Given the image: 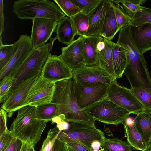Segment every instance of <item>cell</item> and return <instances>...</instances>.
Here are the masks:
<instances>
[{
  "label": "cell",
  "mask_w": 151,
  "mask_h": 151,
  "mask_svg": "<svg viewBox=\"0 0 151 151\" xmlns=\"http://www.w3.org/2000/svg\"><path fill=\"white\" fill-rule=\"evenodd\" d=\"M117 44L124 49L127 65L124 72L131 88L136 87H151V77L147 63L143 54L136 46L132 37L129 26L119 30Z\"/></svg>",
  "instance_id": "obj_1"
},
{
  "label": "cell",
  "mask_w": 151,
  "mask_h": 151,
  "mask_svg": "<svg viewBox=\"0 0 151 151\" xmlns=\"http://www.w3.org/2000/svg\"><path fill=\"white\" fill-rule=\"evenodd\" d=\"M52 102L57 105V115H64L65 121L78 122L95 126V120L85 111L81 110L76 101L73 78L55 83Z\"/></svg>",
  "instance_id": "obj_2"
},
{
  "label": "cell",
  "mask_w": 151,
  "mask_h": 151,
  "mask_svg": "<svg viewBox=\"0 0 151 151\" xmlns=\"http://www.w3.org/2000/svg\"><path fill=\"white\" fill-rule=\"evenodd\" d=\"M46 123L37 118L36 107L26 105L18 110L9 130L14 137L22 142L29 139L35 146L40 140Z\"/></svg>",
  "instance_id": "obj_3"
},
{
  "label": "cell",
  "mask_w": 151,
  "mask_h": 151,
  "mask_svg": "<svg viewBox=\"0 0 151 151\" xmlns=\"http://www.w3.org/2000/svg\"><path fill=\"white\" fill-rule=\"evenodd\" d=\"M56 39V37L51 38L49 42L41 47L33 49L21 65L11 75L15 79L9 95L22 81L41 76L43 67L51 55Z\"/></svg>",
  "instance_id": "obj_4"
},
{
  "label": "cell",
  "mask_w": 151,
  "mask_h": 151,
  "mask_svg": "<svg viewBox=\"0 0 151 151\" xmlns=\"http://www.w3.org/2000/svg\"><path fill=\"white\" fill-rule=\"evenodd\" d=\"M13 12L20 20L46 18L58 22L65 15L56 4L48 0H19L14 1Z\"/></svg>",
  "instance_id": "obj_5"
},
{
  "label": "cell",
  "mask_w": 151,
  "mask_h": 151,
  "mask_svg": "<svg viewBox=\"0 0 151 151\" xmlns=\"http://www.w3.org/2000/svg\"><path fill=\"white\" fill-rule=\"evenodd\" d=\"M85 111L95 121L116 126L120 124H123L131 114L107 97Z\"/></svg>",
  "instance_id": "obj_6"
},
{
  "label": "cell",
  "mask_w": 151,
  "mask_h": 151,
  "mask_svg": "<svg viewBox=\"0 0 151 151\" xmlns=\"http://www.w3.org/2000/svg\"><path fill=\"white\" fill-rule=\"evenodd\" d=\"M75 94L80 109L85 111L107 97L109 84L100 83L90 86L82 85L74 81Z\"/></svg>",
  "instance_id": "obj_7"
},
{
  "label": "cell",
  "mask_w": 151,
  "mask_h": 151,
  "mask_svg": "<svg viewBox=\"0 0 151 151\" xmlns=\"http://www.w3.org/2000/svg\"><path fill=\"white\" fill-rule=\"evenodd\" d=\"M107 98L136 115L146 109L132 93L130 89L119 85L116 80L109 84Z\"/></svg>",
  "instance_id": "obj_8"
},
{
  "label": "cell",
  "mask_w": 151,
  "mask_h": 151,
  "mask_svg": "<svg viewBox=\"0 0 151 151\" xmlns=\"http://www.w3.org/2000/svg\"><path fill=\"white\" fill-rule=\"evenodd\" d=\"M68 129L61 131L69 137L81 143L90 151L93 150L91 143L98 141L101 143L106 138L104 133L95 126L78 122H68Z\"/></svg>",
  "instance_id": "obj_9"
},
{
  "label": "cell",
  "mask_w": 151,
  "mask_h": 151,
  "mask_svg": "<svg viewBox=\"0 0 151 151\" xmlns=\"http://www.w3.org/2000/svg\"><path fill=\"white\" fill-rule=\"evenodd\" d=\"M54 83L41 76L37 77L29 89L25 104L35 107L52 102L55 89Z\"/></svg>",
  "instance_id": "obj_10"
},
{
  "label": "cell",
  "mask_w": 151,
  "mask_h": 151,
  "mask_svg": "<svg viewBox=\"0 0 151 151\" xmlns=\"http://www.w3.org/2000/svg\"><path fill=\"white\" fill-rule=\"evenodd\" d=\"M41 76L46 80L55 83L72 78L73 71L59 56L51 54L43 67Z\"/></svg>",
  "instance_id": "obj_11"
},
{
  "label": "cell",
  "mask_w": 151,
  "mask_h": 151,
  "mask_svg": "<svg viewBox=\"0 0 151 151\" xmlns=\"http://www.w3.org/2000/svg\"><path fill=\"white\" fill-rule=\"evenodd\" d=\"M73 79L82 85L90 86L100 83L109 84L111 77L98 65L86 66L73 71Z\"/></svg>",
  "instance_id": "obj_12"
},
{
  "label": "cell",
  "mask_w": 151,
  "mask_h": 151,
  "mask_svg": "<svg viewBox=\"0 0 151 151\" xmlns=\"http://www.w3.org/2000/svg\"><path fill=\"white\" fill-rule=\"evenodd\" d=\"M32 20L30 36L33 49H36L46 44L50 39L55 32L58 22L46 18H36Z\"/></svg>",
  "instance_id": "obj_13"
},
{
  "label": "cell",
  "mask_w": 151,
  "mask_h": 151,
  "mask_svg": "<svg viewBox=\"0 0 151 151\" xmlns=\"http://www.w3.org/2000/svg\"><path fill=\"white\" fill-rule=\"evenodd\" d=\"M84 37L79 36L66 47L61 48L59 55L73 71L86 66L83 53Z\"/></svg>",
  "instance_id": "obj_14"
},
{
  "label": "cell",
  "mask_w": 151,
  "mask_h": 151,
  "mask_svg": "<svg viewBox=\"0 0 151 151\" xmlns=\"http://www.w3.org/2000/svg\"><path fill=\"white\" fill-rule=\"evenodd\" d=\"M38 77L22 81L3 103L1 108L8 113L9 117L12 116L14 111L26 106L25 101L29 91Z\"/></svg>",
  "instance_id": "obj_15"
},
{
  "label": "cell",
  "mask_w": 151,
  "mask_h": 151,
  "mask_svg": "<svg viewBox=\"0 0 151 151\" xmlns=\"http://www.w3.org/2000/svg\"><path fill=\"white\" fill-rule=\"evenodd\" d=\"M22 40L16 52L8 64L0 70V81L4 76L11 75L21 65L33 49L30 36L22 35Z\"/></svg>",
  "instance_id": "obj_16"
},
{
  "label": "cell",
  "mask_w": 151,
  "mask_h": 151,
  "mask_svg": "<svg viewBox=\"0 0 151 151\" xmlns=\"http://www.w3.org/2000/svg\"><path fill=\"white\" fill-rule=\"evenodd\" d=\"M132 37L139 51L144 54L151 50V23L129 26Z\"/></svg>",
  "instance_id": "obj_17"
},
{
  "label": "cell",
  "mask_w": 151,
  "mask_h": 151,
  "mask_svg": "<svg viewBox=\"0 0 151 151\" xmlns=\"http://www.w3.org/2000/svg\"><path fill=\"white\" fill-rule=\"evenodd\" d=\"M109 5V0H102L96 10L88 15L89 27L84 37L100 35Z\"/></svg>",
  "instance_id": "obj_18"
},
{
  "label": "cell",
  "mask_w": 151,
  "mask_h": 151,
  "mask_svg": "<svg viewBox=\"0 0 151 151\" xmlns=\"http://www.w3.org/2000/svg\"><path fill=\"white\" fill-rule=\"evenodd\" d=\"M103 37L100 35H93L84 37L83 53L86 66L98 65L99 53L96 46Z\"/></svg>",
  "instance_id": "obj_19"
},
{
  "label": "cell",
  "mask_w": 151,
  "mask_h": 151,
  "mask_svg": "<svg viewBox=\"0 0 151 151\" xmlns=\"http://www.w3.org/2000/svg\"><path fill=\"white\" fill-rule=\"evenodd\" d=\"M55 32L58 41L68 45L74 40L77 35L76 29L71 19L67 17L58 22Z\"/></svg>",
  "instance_id": "obj_20"
},
{
  "label": "cell",
  "mask_w": 151,
  "mask_h": 151,
  "mask_svg": "<svg viewBox=\"0 0 151 151\" xmlns=\"http://www.w3.org/2000/svg\"><path fill=\"white\" fill-rule=\"evenodd\" d=\"M109 0V6L100 35L106 40H111L119 31L113 5L110 0Z\"/></svg>",
  "instance_id": "obj_21"
},
{
  "label": "cell",
  "mask_w": 151,
  "mask_h": 151,
  "mask_svg": "<svg viewBox=\"0 0 151 151\" xmlns=\"http://www.w3.org/2000/svg\"><path fill=\"white\" fill-rule=\"evenodd\" d=\"M104 39L106 46L105 48L99 53L98 65L114 80L117 78L114 71L112 60V48L114 42L111 40Z\"/></svg>",
  "instance_id": "obj_22"
},
{
  "label": "cell",
  "mask_w": 151,
  "mask_h": 151,
  "mask_svg": "<svg viewBox=\"0 0 151 151\" xmlns=\"http://www.w3.org/2000/svg\"><path fill=\"white\" fill-rule=\"evenodd\" d=\"M136 115L134 123L148 146L151 143V110L145 109Z\"/></svg>",
  "instance_id": "obj_23"
},
{
  "label": "cell",
  "mask_w": 151,
  "mask_h": 151,
  "mask_svg": "<svg viewBox=\"0 0 151 151\" xmlns=\"http://www.w3.org/2000/svg\"><path fill=\"white\" fill-rule=\"evenodd\" d=\"M112 55L114 71L117 78H120L122 77L127 65L126 53L122 46L114 43L112 48Z\"/></svg>",
  "instance_id": "obj_24"
},
{
  "label": "cell",
  "mask_w": 151,
  "mask_h": 151,
  "mask_svg": "<svg viewBox=\"0 0 151 151\" xmlns=\"http://www.w3.org/2000/svg\"><path fill=\"white\" fill-rule=\"evenodd\" d=\"M125 136L132 147L136 150L143 151L147 146L142 135L137 129L134 122L131 125L123 124Z\"/></svg>",
  "instance_id": "obj_25"
},
{
  "label": "cell",
  "mask_w": 151,
  "mask_h": 151,
  "mask_svg": "<svg viewBox=\"0 0 151 151\" xmlns=\"http://www.w3.org/2000/svg\"><path fill=\"white\" fill-rule=\"evenodd\" d=\"M22 40L20 35L18 40L14 44L4 45L0 40V70L9 63L18 50Z\"/></svg>",
  "instance_id": "obj_26"
},
{
  "label": "cell",
  "mask_w": 151,
  "mask_h": 151,
  "mask_svg": "<svg viewBox=\"0 0 151 151\" xmlns=\"http://www.w3.org/2000/svg\"><path fill=\"white\" fill-rule=\"evenodd\" d=\"M101 143L105 151H132V147L127 141H123L116 137H106Z\"/></svg>",
  "instance_id": "obj_27"
},
{
  "label": "cell",
  "mask_w": 151,
  "mask_h": 151,
  "mask_svg": "<svg viewBox=\"0 0 151 151\" xmlns=\"http://www.w3.org/2000/svg\"><path fill=\"white\" fill-rule=\"evenodd\" d=\"M37 118L45 121H51V119L57 115V105L54 103L39 105L36 107Z\"/></svg>",
  "instance_id": "obj_28"
},
{
  "label": "cell",
  "mask_w": 151,
  "mask_h": 151,
  "mask_svg": "<svg viewBox=\"0 0 151 151\" xmlns=\"http://www.w3.org/2000/svg\"><path fill=\"white\" fill-rule=\"evenodd\" d=\"M130 89L132 93L144 107L151 110V87H139Z\"/></svg>",
  "instance_id": "obj_29"
},
{
  "label": "cell",
  "mask_w": 151,
  "mask_h": 151,
  "mask_svg": "<svg viewBox=\"0 0 151 151\" xmlns=\"http://www.w3.org/2000/svg\"><path fill=\"white\" fill-rule=\"evenodd\" d=\"M114 8L119 31L122 27L131 25L132 19L122 8L120 0H111Z\"/></svg>",
  "instance_id": "obj_30"
},
{
  "label": "cell",
  "mask_w": 151,
  "mask_h": 151,
  "mask_svg": "<svg viewBox=\"0 0 151 151\" xmlns=\"http://www.w3.org/2000/svg\"><path fill=\"white\" fill-rule=\"evenodd\" d=\"M70 19L76 29L77 35L84 37L89 27V16L81 12Z\"/></svg>",
  "instance_id": "obj_31"
},
{
  "label": "cell",
  "mask_w": 151,
  "mask_h": 151,
  "mask_svg": "<svg viewBox=\"0 0 151 151\" xmlns=\"http://www.w3.org/2000/svg\"><path fill=\"white\" fill-rule=\"evenodd\" d=\"M121 6L126 13L132 19L136 13L142 10V6L145 0H121Z\"/></svg>",
  "instance_id": "obj_32"
},
{
  "label": "cell",
  "mask_w": 151,
  "mask_h": 151,
  "mask_svg": "<svg viewBox=\"0 0 151 151\" xmlns=\"http://www.w3.org/2000/svg\"><path fill=\"white\" fill-rule=\"evenodd\" d=\"M65 15L71 18L82 11V10L72 0H54Z\"/></svg>",
  "instance_id": "obj_33"
},
{
  "label": "cell",
  "mask_w": 151,
  "mask_h": 151,
  "mask_svg": "<svg viewBox=\"0 0 151 151\" xmlns=\"http://www.w3.org/2000/svg\"><path fill=\"white\" fill-rule=\"evenodd\" d=\"M14 79L12 75H9L4 76L0 81V103H3L8 98Z\"/></svg>",
  "instance_id": "obj_34"
},
{
  "label": "cell",
  "mask_w": 151,
  "mask_h": 151,
  "mask_svg": "<svg viewBox=\"0 0 151 151\" xmlns=\"http://www.w3.org/2000/svg\"><path fill=\"white\" fill-rule=\"evenodd\" d=\"M85 14L89 15L97 9L102 0H72Z\"/></svg>",
  "instance_id": "obj_35"
},
{
  "label": "cell",
  "mask_w": 151,
  "mask_h": 151,
  "mask_svg": "<svg viewBox=\"0 0 151 151\" xmlns=\"http://www.w3.org/2000/svg\"><path fill=\"white\" fill-rule=\"evenodd\" d=\"M146 23H151V8L142 6V10L132 19L131 25L137 26Z\"/></svg>",
  "instance_id": "obj_36"
},
{
  "label": "cell",
  "mask_w": 151,
  "mask_h": 151,
  "mask_svg": "<svg viewBox=\"0 0 151 151\" xmlns=\"http://www.w3.org/2000/svg\"><path fill=\"white\" fill-rule=\"evenodd\" d=\"M59 130L55 126L48 132L40 151H49L52 147L58 135Z\"/></svg>",
  "instance_id": "obj_37"
},
{
  "label": "cell",
  "mask_w": 151,
  "mask_h": 151,
  "mask_svg": "<svg viewBox=\"0 0 151 151\" xmlns=\"http://www.w3.org/2000/svg\"><path fill=\"white\" fill-rule=\"evenodd\" d=\"M58 137L65 141L67 145L79 151H90L81 143L68 137L59 130Z\"/></svg>",
  "instance_id": "obj_38"
},
{
  "label": "cell",
  "mask_w": 151,
  "mask_h": 151,
  "mask_svg": "<svg viewBox=\"0 0 151 151\" xmlns=\"http://www.w3.org/2000/svg\"><path fill=\"white\" fill-rule=\"evenodd\" d=\"M14 137L8 129L0 136V151H4Z\"/></svg>",
  "instance_id": "obj_39"
},
{
  "label": "cell",
  "mask_w": 151,
  "mask_h": 151,
  "mask_svg": "<svg viewBox=\"0 0 151 151\" xmlns=\"http://www.w3.org/2000/svg\"><path fill=\"white\" fill-rule=\"evenodd\" d=\"M49 151H68V150L66 143L59 138L58 135L52 147Z\"/></svg>",
  "instance_id": "obj_40"
},
{
  "label": "cell",
  "mask_w": 151,
  "mask_h": 151,
  "mask_svg": "<svg viewBox=\"0 0 151 151\" xmlns=\"http://www.w3.org/2000/svg\"><path fill=\"white\" fill-rule=\"evenodd\" d=\"M7 112L2 109L0 111V136L8 129L7 127Z\"/></svg>",
  "instance_id": "obj_41"
},
{
  "label": "cell",
  "mask_w": 151,
  "mask_h": 151,
  "mask_svg": "<svg viewBox=\"0 0 151 151\" xmlns=\"http://www.w3.org/2000/svg\"><path fill=\"white\" fill-rule=\"evenodd\" d=\"M22 142L19 139L14 137L10 145L4 151H20Z\"/></svg>",
  "instance_id": "obj_42"
},
{
  "label": "cell",
  "mask_w": 151,
  "mask_h": 151,
  "mask_svg": "<svg viewBox=\"0 0 151 151\" xmlns=\"http://www.w3.org/2000/svg\"><path fill=\"white\" fill-rule=\"evenodd\" d=\"M34 146L32 143L29 139L23 142L20 151H35Z\"/></svg>",
  "instance_id": "obj_43"
},
{
  "label": "cell",
  "mask_w": 151,
  "mask_h": 151,
  "mask_svg": "<svg viewBox=\"0 0 151 151\" xmlns=\"http://www.w3.org/2000/svg\"><path fill=\"white\" fill-rule=\"evenodd\" d=\"M4 30V16L3 0H0V34L1 36Z\"/></svg>",
  "instance_id": "obj_44"
},
{
  "label": "cell",
  "mask_w": 151,
  "mask_h": 151,
  "mask_svg": "<svg viewBox=\"0 0 151 151\" xmlns=\"http://www.w3.org/2000/svg\"><path fill=\"white\" fill-rule=\"evenodd\" d=\"M56 124V126L60 131L68 129L69 127V122L65 120H62Z\"/></svg>",
  "instance_id": "obj_45"
},
{
  "label": "cell",
  "mask_w": 151,
  "mask_h": 151,
  "mask_svg": "<svg viewBox=\"0 0 151 151\" xmlns=\"http://www.w3.org/2000/svg\"><path fill=\"white\" fill-rule=\"evenodd\" d=\"M106 43L103 38L97 43L96 46V49L98 52L99 53L103 50L105 48Z\"/></svg>",
  "instance_id": "obj_46"
},
{
  "label": "cell",
  "mask_w": 151,
  "mask_h": 151,
  "mask_svg": "<svg viewBox=\"0 0 151 151\" xmlns=\"http://www.w3.org/2000/svg\"><path fill=\"white\" fill-rule=\"evenodd\" d=\"M91 146L93 150H99L101 146V143L98 141H94L91 143Z\"/></svg>",
  "instance_id": "obj_47"
},
{
  "label": "cell",
  "mask_w": 151,
  "mask_h": 151,
  "mask_svg": "<svg viewBox=\"0 0 151 151\" xmlns=\"http://www.w3.org/2000/svg\"><path fill=\"white\" fill-rule=\"evenodd\" d=\"M125 122L127 125H130L132 124L134 122L131 118L129 117L126 119Z\"/></svg>",
  "instance_id": "obj_48"
},
{
  "label": "cell",
  "mask_w": 151,
  "mask_h": 151,
  "mask_svg": "<svg viewBox=\"0 0 151 151\" xmlns=\"http://www.w3.org/2000/svg\"><path fill=\"white\" fill-rule=\"evenodd\" d=\"M68 151H79L75 148L68 145Z\"/></svg>",
  "instance_id": "obj_49"
},
{
  "label": "cell",
  "mask_w": 151,
  "mask_h": 151,
  "mask_svg": "<svg viewBox=\"0 0 151 151\" xmlns=\"http://www.w3.org/2000/svg\"><path fill=\"white\" fill-rule=\"evenodd\" d=\"M142 151H151V143L148 145L145 149Z\"/></svg>",
  "instance_id": "obj_50"
},
{
  "label": "cell",
  "mask_w": 151,
  "mask_h": 151,
  "mask_svg": "<svg viewBox=\"0 0 151 151\" xmlns=\"http://www.w3.org/2000/svg\"><path fill=\"white\" fill-rule=\"evenodd\" d=\"M99 151H105L104 149L102 148V147H101L100 149L99 150Z\"/></svg>",
  "instance_id": "obj_51"
},
{
  "label": "cell",
  "mask_w": 151,
  "mask_h": 151,
  "mask_svg": "<svg viewBox=\"0 0 151 151\" xmlns=\"http://www.w3.org/2000/svg\"><path fill=\"white\" fill-rule=\"evenodd\" d=\"M92 151H99V150H93Z\"/></svg>",
  "instance_id": "obj_52"
},
{
  "label": "cell",
  "mask_w": 151,
  "mask_h": 151,
  "mask_svg": "<svg viewBox=\"0 0 151 151\" xmlns=\"http://www.w3.org/2000/svg\"></svg>",
  "instance_id": "obj_53"
}]
</instances>
